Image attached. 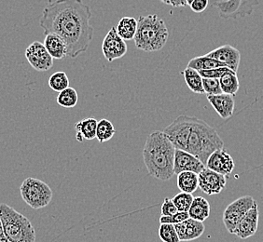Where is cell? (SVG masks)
<instances>
[{
  "mask_svg": "<svg viewBox=\"0 0 263 242\" xmlns=\"http://www.w3.org/2000/svg\"><path fill=\"white\" fill-rule=\"evenodd\" d=\"M91 17V8L81 0H54L46 5L40 25L44 35L61 36L67 47V57L74 59L86 51L92 41Z\"/></svg>",
  "mask_w": 263,
  "mask_h": 242,
  "instance_id": "obj_1",
  "label": "cell"
},
{
  "mask_svg": "<svg viewBox=\"0 0 263 242\" xmlns=\"http://www.w3.org/2000/svg\"><path fill=\"white\" fill-rule=\"evenodd\" d=\"M175 152L176 147L163 131H152L143 149V159L148 174L161 181H169L175 174Z\"/></svg>",
  "mask_w": 263,
  "mask_h": 242,
  "instance_id": "obj_2",
  "label": "cell"
},
{
  "mask_svg": "<svg viewBox=\"0 0 263 242\" xmlns=\"http://www.w3.org/2000/svg\"><path fill=\"white\" fill-rule=\"evenodd\" d=\"M223 147L224 142L218 131L205 121L193 116L186 151L198 157L205 165L213 152L222 149Z\"/></svg>",
  "mask_w": 263,
  "mask_h": 242,
  "instance_id": "obj_3",
  "label": "cell"
},
{
  "mask_svg": "<svg viewBox=\"0 0 263 242\" xmlns=\"http://www.w3.org/2000/svg\"><path fill=\"white\" fill-rule=\"evenodd\" d=\"M169 38V30L164 21L156 14L140 16L134 38L138 50L146 52L161 51Z\"/></svg>",
  "mask_w": 263,
  "mask_h": 242,
  "instance_id": "obj_4",
  "label": "cell"
},
{
  "mask_svg": "<svg viewBox=\"0 0 263 242\" xmlns=\"http://www.w3.org/2000/svg\"><path fill=\"white\" fill-rule=\"evenodd\" d=\"M0 221L9 241L35 242V228L32 223L5 203L0 204Z\"/></svg>",
  "mask_w": 263,
  "mask_h": 242,
  "instance_id": "obj_5",
  "label": "cell"
},
{
  "mask_svg": "<svg viewBox=\"0 0 263 242\" xmlns=\"http://www.w3.org/2000/svg\"><path fill=\"white\" fill-rule=\"evenodd\" d=\"M21 197L34 210L45 208L52 199V190L45 182L36 178H27L20 187Z\"/></svg>",
  "mask_w": 263,
  "mask_h": 242,
  "instance_id": "obj_6",
  "label": "cell"
},
{
  "mask_svg": "<svg viewBox=\"0 0 263 242\" xmlns=\"http://www.w3.org/2000/svg\"><path fill=\"white\" fill-rule=\"evenodd\" d=\"M258 5V0H218L212 4L218 9L219 16L225 20L251 15Z\"/></svg>",
  "mask_w": 263,
  "mask_h": 242,
  "instance_id": "obj_7",
  "label": "cell"
},
{
  "mask_svg": "<svg viewBox=\"0 0 263 242\" xmlns=\"http://www.w3.org/2000/svg\"><path fill=\"white\" fill-rule=\"evenodd\" d=\"M255 203L256 201L251 196H243L229 204L223 212L222 220L230 234H234L239 223Z\"/></svg>",
  "mask_w": 263,
  "mask_h": 242,
  "instance_id": "obj_8",
  "label": "cell"
},
{
  "mask_svg": "<svg viewBox=\"0 0 263 242\" xmlns=\"http://www.w3.org/2000/svg\"><path fill=\"white\" fill-rule=\"evenodd\" d=\"M193 116L181 115L163 130V133L172 142L176 149L186 151L187 139L193 127Z\"/></svg>",
  "mask_w": 263,
  "mask_h": 242,
  "instance_id": "obj_9",
  "label": "cell"
},
{
  "mask_svg": "<svg viewBox=\"0 0 263 242\" xmlns=\"http://www.w3.org/2000/svg\"><path fill=\"white\" fill-rule=\"evenodd\" d=\"M25 55L30 66L39 72L49 71L53 66V58L48 52L44 44L40 41L31 43L27 47Z\"/></svg>",
  "mask_w": 263,
  "mask_h": 242,
  "instance_id": "obj_10",
  "label": "cell"
},
{
  "mask_svg": "<svg viewBox=\"0 0 263 242\" xmlns=\"http://www.w3.org/2000/svg\"><path fill=\"white\" fill-rule=\"evenodd\" d=\"M199 188L208 196L218 195L225 189L227 184V177L210 169H203L198 174Z\"/></svg>",
  "mask_w": 263,
  "mask_h": 242,
  "instance_id": "obj_11",
  "label": "cell"
},
{
  "mask_svg": "<svg viewBox=\"0 0 263 242\" xmlns=\"http://www.w3.org/2000/svg\"><path fill=\"white\" fill-rule=\"evenodd\" d=\"M102 52L106 60L109 63L113 60L121 59L127 53V45L120 35L117 34L116 27H112L107 32L103 43Z\"/></svg>",
  "mask_w": 263,
  "mask_h": 242,
  "instance_id": "obj_12",
  "label": "cell"
},
{
  "mask_svg": "<svg viewBox=\"0 0 263 242\" xmlns=\"http://www.w3.org/2000/svg\"><path fill=\"white\" fill-rule=\"evenodd\" d=\"M205 165L198 157L193 154L180 149H176L175 162H174V173L178 174L182 172H193L199 174Z\"/></svg>",
  "mask_w": 263,
  "mask_h": 242,
  "instance_id": "obj_13",
  "label": "cell"
},
{
  "mask_svg": "<svg viewBox=\"0 0 263 242\" xmlns=\"http://www.w3.org/2000/svg\"><path fill=\"white\" fill-rule=\"evenodd\" d=\"M205 167L228 178L233 172L235 164H234L233 156L222 148V149H218L217 151L213 152L208 157Z\"/></svg>",
  "mask_w": 263,
  "mask_h": 242,
  "instance_id": "obj_14",
  "label": "cell"
},
{
  "mask_svg": "<svg viewBox=\"0 0 263 242\" xmlns=\"http://www.w3.org/2000/svg\"><path fill=\"white\" fill-rule=\"evenodd\" d=\"M205 55L221 62L223 64H225L231 70L237 73L238 68L240 66V60H241V53L233 46L229 44L220 46L217 49L213 50L212 51L208 52Z\"/></svg>",
  "mask_w": 263,
  "mask_h": 242,
  "instance_id": "obj_15",
  "label": "cell"
},
{
  "mask_svg": "<svg viewBox=\"0 0 263 242\" xmlns=\"http://www.w3.org/2000/svg\"><path fill=\"white\" fill-rule=\"evenodd\" d=\"M258 218L259 212L258 203L256 202L253 207L246 213V215L239 223L237 228L234 231V235H236L241 239H247L248 237H253L258 230Z\"/></svg>",
  "mask_w": 263,
  "mask_h": 242,
  "instance_id": "obj_16",
  "label": "cell"
},
{
  "mask_svg": "<svg viewBox=\"0 0 263 242\" xmlns=\"http://www.w3.org/2000/svg\"><path fill=\"white\" fill-rule=\"evenodd\" d=\"M180 241H192L202 236L205 227L203 222L187 218V220L175 225Z\"/></svg>",
  "mask_w": 263,
  "mask_h": 242,
  "instance_id": "obj_17",
  "label": "cell"
},
{
  "mask_svg": "<svg viewBox=\"0 0 263 242\" xmlns=\"http://www.w3.org/2000/svg\"><path fill=\"white\" fill-rule=\"evenodd\" d=\"M208 100L218 116L223 119H228L233 116L235 107L233 96L221 93L218 95H208Z\"/></svg>",
  "mask_w": 263,
  "mask_h": 242,
  "instance_id": "obj_18",
  "label": "cell"
},
{
  "mask_svg": "<svg viewBox=\"0 0 263 242\" xmlns=\"http://www.w3.org/2000/svg\"><path fill=\"white\" fill-rule=\"evenodd\" d=\"M43 44L53 60H62L67 57V47L61 36L53 33L47 34Z\"/></svg>",
  "mask_w": 263,
  "mask_h": 242,
  "instance_id": "obj_19",
  "label": "cell"
},
{
  "mask_svg": "<svg viewBox=\"0 0 263 242\" xmlns=\"http://www.w3.org/2000/svg\"><path fill=\"white\" fill-rule=\"evenodd\" d=\"M97 123L98 121L93 117H87L77 122L75 125L77 140L82 143L83 140L91 141L97 138Z\"/></svg>",
  "mask_w": 263,
  "mask_h": 242,
  "instance_id": "obj_20",
  "label": "cell"
},
{
  "mask_svg": "<svg viewBox=\"0 0 263 242\" xmlns=\"http://www.w3.org/2000/svg\"><path fill=\"white\" fill-rule=\"evenodd\" d=\"M211 207L209 202L202 197H196L193 198L192 206L189 210L190 218L197 220L200 222H204L210 215Z\"/></svg>",
  "mask_w": 263,
  "mask_h": 242,
  "instance_id": "obj_21",
  "label": "cell"
},
{
  "mask_svg": "<svg viewBox=\"0 0 263 242\" xmlns=\"http://www.w3.org/2000/svg\"><path fill=\"white\" fill-rule=\"evenodd\" d=\"M137 30V20L133 17H123L116 26L117 34L123 41H132L135 38Z\"/></svg>",
  "mask_w": 263,
  "mask_h": 242,
  "instance_id": "obj_22",
  "label": "cell"
},
{
  "mask_svg": "<svg viewBox=\"0 0 263 242\" xmlns=\"http://www.w3.org/2000/svg\"><path fill=\"white\" fill-rule=\"evenodd\" d=\"M177 187L181 192L193 194L199 187L198 174L193 172H182L177 174Z\"/></svg>",
  "mask_w": 263,
  "mask_h": 242,
  "instance_id": "obj_23",
  "label": "cell"
},
{
  "mask_svg": "<svg viewBox=\"0 0 263 242\" xmlns=\"http://www.w3.org/2000/svg\"><path fill=\"white\" fill-rule=\"evenodd\" d=\"M184 79L186 81L189 89L197 94H204L203 86H202V77L199 71L193 68L186 67V69L181 72Z\"/></svg>",
  "mask_w": 263,
  "mask_h": 242,
  "instance_id": "obj_24",
  "label": "cell"
},
{
  "mask_svg": "<svg viewBox=\"0 0 263 242\" xmlns=\"http://www.w3.org/2000/svg\"><path fill=\"white\" fill-rule=\"evenodd\" d=\"M222 66H226L225 64H223L219 60H216L211 57L208 56L202 55L198 56L195 58H193L192 60L189 62L187 67L190 68H193L195 70H209V69H213V68H217V67H222ZM227 67V66H226Z\"/></svg>",
  "mask_w": 263,
  "mask_h": 242,
  "instance_id": "obj_25",
  "label": "cell"
},
{
  "mask_svg": "<svg viewBox=\"0 0 263 242\" xmlns=\"http://www.w3.org/2000/svg\"><path fill=\"white\" fill-rule=\"evenodd\" d=\"M219 83L223 93L229 95L235 96L239 91L240 83L238 79L237 73L230 71L219 78Z\"/></svg>",
  "mask_w": 263,
  "mask_h": 242,
  "instance_id": "obj_26",
  "label": "cell"
},
{
  "mask_svg": "<svg viewBox=\"0 0 263 242\" xmlns=\"http://www.w3.org/2000/svg\"><path fill=\"white\" fill-rule=\"evenodd\" d=\"M116 133V130L113 126L111 121L102 118L98 121L97 128V139L99 143H106L109 141L114 134Z\"/></svg>",
  "mask_w": 263,
  "mask_h": 242,
  "instance_id": "obj_27",
  "label": "cell"
},
{
  "mask_svg": "<svg viewBox=\"0 0 263 242\" xmlns=\"http://www.w3.org/2000/svg\"><path fill=\"white\" fill-rule=\"evenodd\" d=\"M57 104L65 108H72L75 107L79 102L78 92L74 88L68 87L66 90L60 91L57 96Z\"/></svg>",
  "mask_w": 263,
  "mask_h": 242,
  "instance_id": "obj_28",
  "label": "cell"
},
{
  "mask_svg": "<svg viewBox=\"0 0 263 242\" xmlns=\"http://www.w3.org/2000/svg\"><path fill=\"white\" fill-rule=\"evenodd\" d=\"M49 86L52 91L56 92L66 90V88L69 87V79L67 75L63 71L53 73L49 78Z\"/></svg>",
  "mask_w": 263,
  "mask_h": 242,
  "instance_id": "obj_29",
  "label": "cell"
},
{
  "mask_svg": "<svg viewBox=\"0 0 263 242\" xmlns=\"http://www.w3.org/2000/svg\"><path fill=\"white\" fill-rule=\"evenodd\" d=\"M158 233L162 242H180L175 225L161 224Z\"/></svg>",
  "mask_w": 263,
  "mask_h": 242,
  "instance_id": "obj_30",
  "label": "cell"
},
{
  "mask_svg": "<svg viewBox=\"0 0 263 242\" xmlns=\"http://www.w3.org/2000/svg\"><path fill=\"white\" fill-rule=\"evenodd\" d=\"M194 197L193 194L180 192L177 195H175L172 198L174 204L176 205L178 212H189L190 208L192 206Z\"/></svg>",
  "mask_w": 263,
  "mask_h": 242,
  "instance_id": "obj_31",
  "label": "cell"
},
{
  "mask_svg": "<svg viewBox=\"0 0 263 242\" xmlns=\"http://www.w3.org/2000/svg\"><path fill=\"white\" fill-rule=\"evenodd\" d=\"M203 91L206 95H218L223 93L218 78H204L202 77Z\"/></svg>",
  "mask_w": 263,
  "mask_h": 242,
  "instance_id": "obj_32",
  "label": "cell"
},
{
  "mask_svg": "<svg viewBox=\"0 0 263 242\" xmlns=\"http://www.w3.org/2000/svg\"><path fill=\"white\" fill-rule=\"evenodd\" d=\"M190 218L189 212H177L174 214L168 215V216L160 217V224H172V225H177L179 223L183 222Z\"/></svg>",
  "mask_w": 263,
  "mask_h": 242,
  "instance_id": "obj_33",
  "label": "cell"
},
{
  "mask_svg": "<svg viewBox=\"0 0 263 242\" xmlns=\"http://www.w3.org/2000/svg\"><path fill=\"white\" fill-rule=\"evenodd\" d=\"M231 70L229 67L226 66H222V67H217V68H213V69H209V70H201L199 71L200 75L202 77L204 78H220L221 76Z\"/></svg>",
  "mask_w": 263,
  "mask_h": 242,
  "instance_id": "obj_34",
  "label": "cell"
},
{
  "mask_svg": "<svg viewBox=\"0 0 263 242\" xmlns=\"http://www.w3.org/2000/svg\"><path fill=\"white\" fill-rule=\"evenodd\" d=\"M177 212L178 211H177V207L174 204L172 199L169 197H165L162 202V207H161V215L168 216V215L174 214Z\"/></svg>",
  "mask_w": 263,
  "mask_h": 242,
  "instance_id": "obj_35",
  "label": "cell"
},
{
  "mask_svg": "<svg viewBox=\"0 0 263 242\" xmlns=\"http://www.w3.org/2000/svg\"><path fill=\"white\" fill-rule=\"evenodd\" d=\"M209 0H193V3L190 5L191 9L195 13H202L208 8Z\"/></svg>",
  "mask_w": 263,
  "mask_h": 242,
  "instance_id": "obj_36",
  "label": "cell"
},
{
  "mask_svg": "<svg viewBox=\"0 0 263 242\" xmlns=\"http://www.w3.org/2000/svg\"><path fill=\"white\" fill-rule=\"evenodd\" d=\"M168 5L172 6L174 8L186 7V6H187V0H169Z\"/></svg>",
  "mask_w": 263,
  "mask_h": 242,
  "instance_id": "obj_37",
  "label": "cell"
},
{
  "mask_svg": "<svg viewBox=\"0 0 263 242\" xmlns=\"http://www.w3.org/2000/svg\"><path fill=\"white\" fill-rule=\"evenodd\" d=\"M0 242H10L7 239V237H6L5 235H4L2 225H1V221H0Z\"/></svg>",
  "mask_w": 263,
  "mask_h": 242,
  "instance_id": "obj_38",
  "label": "cell"
},
{
  "mask_svg": "<svg viewBox=\"0 0 263 242\" xmlns=\"http://www.w3.org/2000/svg\"><path fill=\"white\" fill-rule=\"evenodd\" d=\"M161 2H162V3H164V4H166V5H168V3H169V0H160Z\"/></svg>",
  "mask_w": 263,
  "mask_h": 242,
  "instance_id": "obj_39",
  "label": "cell"
},
{
  "mask_svg": "<svg viewBox=\"0 0 263 242\" xmlns=\"http://www.w3.org/2000/svg\"><path fill=\"white\" fill-rule=\"evenodd\" d=\"M193 0H187V6L191 5V4H192V3H193Z\"/></svg>",
  "mask_w": 263,
  "mask_h": 242,
  "instance_id": "obj_40",
  "label": "cell"
}]
</instances>
